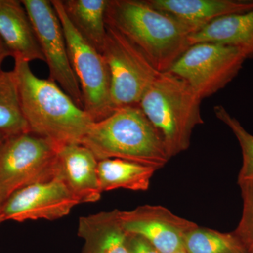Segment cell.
Wrapping results in <instances>:
<instances>
[{"mask_svg":"<svg viewBox=\"0 0 253 253\" xmlns=\"http://www.w3.org/2000/svg\"><path fill=\"white\" fill-rule=\"evenodd\" d=\"M106 26L116 29L159 73L168 72L189 47L192 28L146 0H108Z\"/></svg>","mask_w":253,"mask_h":253,"instance_id":"obj_1","label":"cell"},{"mask_svg":"<svg viewBox=\"0 0 253 253\" xmlns=\"http://www.w3.org/2000/svg\"><path fill=\"white\" fill-rule=\"evenodd\" d=\"M21 109L30 131L61 145L81 144L94 123L54 82L41 79L28 62L14 60Z\"/></svg>","mask_w":253,"mask_h":253,"instance_id":"obj_2","label":"cell"},{"mask_svg":"<svg viewBox=\"0 0 253 253\" xmlns=\"http://www.w3.org/2000/svg\"><path fill=\"white\" fill-rule=\"evenodd\" d=\"M98 161L118 158L159 169L169 161L161 136L139 106L115 110L82 140Z\"/></svg>","mask_w":253,"mask_h":253,"instance_id":"obj_3","label":"cell"},{"mask_svg":"<svg viewBox=\"0 0 253 253\" xmlns=\"http://www.w3.org/2000/svg\"><path fill=\"white\" fill-rule=\"evenodd\" d=\"M202 99L184 80L169 71L160 73L139 106L157 130L169 158L189 149L196 126L204 124Z\"/></svg>","mask_w":253,"mask_h":253,"instance_id":"obj_4","label":"cell"},{"mask_svg":"<svg viewBox=\"0 0 253 253\" xmlns=\"http://www.w3.org/2000/svg\"><path fill=\"white\" fill-rule=\"evenodd\" d=\"M60 145L32 132L5 139L0 146V198L3 202L18 190L55 178Z\"/></svg>","mask_w":253,"mask_h":253,"instance_id":"obj_5","label":"cell"},{"mask_svg":"<svg viewBox=\"0 0 253 253\" xmlns=\"http://www.w3.org/2000/svg\"><path fill=\"white\" fill-rule=\"evenodd\" d=\"M61 21L70 62L79 82L84 110L94 123L114 112L111 99V76L103 55L86 42L76 30L63 9L61 0L51 1Z\"/></svg>","mask_w":253,"mask_h":253,"instance_id":"obj_6","label":"cell"},{"mask_svg":"<svg viewBox=\"0 0 253 253\" xmlns=\"http://www.w3.org/2000/svg\"><path fill=\"white\" fill-rule=\"evenodd\" d=\"M246 59L247 55L239 48L217 43H197L186 50L169 72L184 80L203 100L230 83Z\"/></svg>","mask_w":253,"mask_h":253,"instance_id":"obj_7","label":"cell"},{"mask_svg":"<svg viewBox=\"0 0 253 253\" xmlns=\"http://www.w3.org/2000/svg\"><path fill=\"white\" fill-rule=\"evenodd\" d=\"M107 34L101 54L111 76L113 109L139 106L141 98L159 72L130 42L114 28Z\"/></svg>","mask_w":253,"mask_h":253,"instance_id":"obj_8","label":"cell"},{"mask_svg":"<svg viewBox=\"0 0 253 253\" xmlns=\"http://www.w3.org/2000/svg\"><path fill=\"white\" fill-rule=\"evenodd\" d=\"M37 39L49 68L48 79L54 82L81 109H84L83 94L73 71L61 21L48 0H22Z\"/></svg>","mask_w":253,"mask_h":253,"instance_id":"obj_9","label":"cell"},{"mask_svg":"<svg viewBox=\"0 0 253 253\" xmlns=\"http://www.w3.org/2000/svg\"><path fill=\"white\" fill-rule=\"evenodd\" d=\"M79 204L62 181L55 177L16 191L4 201L0 215L3 222L56 220L67 216Z\"/></svg>","mask_w":253,"mask_h":253,"instance_id":"obj_10","label":"cell"},{"mask_svg":"<svg viewBox=\"0 0 253 253\" xmlns=\"http://www.w3.org/2000/svg\"><path fill=\"white\" fill-rule=\"evenodd\" d=\"M126 232L144 238L161 253L184 249L186 234L198 226L161 206L144 205L128 211H119Z\"/></svg>","mask_w":253,"mask_h":253,"instance_id":"obj_11","label":"cell"},{"mask_svg":"<svg viewBox=\"0 0 253 253\" xmlns=\"http://www.w3.org/2000/svg\"><path fill=\"white\" fill-rule=\"evenodd\" d=\"M98 160L81 144L60 145L56 158V176L79 204L99 201L101 197Z\"/></svg>","mask_w":253,"mask_h":253,"instance_id":"obj_12","label":"cell"},{"mask_svg":"<svg viewBox=\"0 0 253 253\" xmlns=\"http://www.w3.org/2000/svg\"><path fill=\"white\" fill-rule=\"evenodd\" d=\"M0 38L14 60L44 62L31 18L21 1L0 0Z\"/></svg>","mask_w":253,"mask_h":253,"instance_id":"obj_13","label":"cell"},{"mask_svg":"<svg viewBox=\"0 0 253 253\" xmlns=\"http://www.w3.org/2000/svg\"><path fill=\"white\" fill-rule=\"evenodd\" d=\"M155 9L170 15L194 30L217 18L253 9V0H146Z\"/></svg>","mask_w":253,"mask_h":253,"instance_id":"obj_14","label":"cell"},{"mask_svg":"<svg viewBox=\"0 0 253 253\" xmlns=\"http://www.w3.org/2000/svg\"><path fill=\"white\" fill-rule=\"evenodd\" d=\"M78 236L84 241L82 253H130L118 210L80 217Z\"/></svg>","mask_w":253,"mask_h":253,"instance_id":"obj_15","label":"cell"},{"mask_svg":"<svg viewBox=\"0 0 253 253\" xmlns=\"http://www.w3.org/2000/svg\"><path fill=\"white\" fill-rule=\"evenodd\" d=\"M190 46L201 42L217 43L239 48L248 59L253 57V9L214 20L189 38Z\"/></svg>","mask_w":253,"mask_h":253,"instance_id":"obj_16","label":"cell"},{"mask_svg":"<svg viewBox=\"0 0 253 253\" xmlns=\"http://www.w3.org/2000/svg\"><path fill=\"white\" fill-rule=\"evenodd\" d=\"M73 28L93 48L102 52L107 29L105 15L108 0H61Z\"/></svg>","mask_w":253,"mask_h":253,"instance_id":"obj_17","label":"cell"},{"mask_svg":"<svg viewBox=\"0 0 253 253\" xmlns=\"http://www.w3.org/2000/svg\"><path fill=\"white\" fill-rule=\"evenodd\" d=\"M97 171L102 192L118 189L145 191L157 169L132 161L110 158L99 161Z\"/></svg>","mask_w":253,"mask_h":253,"instance_id":"obj_18","label":"cell"},{"mask_svg":"<svg viewBox=\"0 0 253 253\" xmlns=\"http://www.w3.org/2000/svg\"><path fill=\"white\" fill-rule=\"evenodd\" d=\"M31 132L23 116L14 70L0 71V134L6 138Z\"/></svg>","mask_w":253,"mask_h":253,"instance_id":"obj_19","label":"cell"},{"mask_svg":"<svg viewBox=\"0 0 253 253\" xmlns=\"http://www.w3.org/2000/svg\"><path fill=\"white\" fill-rule=\"evenodd\" d=\"M184 249L186 253H249L234 232H219L199 226L186 234Z\"/></svg>","mask_w":253,"mask_h":253,"instance_id":"obj_20","label":"cell"},{"mask_svg":"<svg viewBox=\"0 0 253 253\" xmlns=\"http://www.w3.org/2000/svg\"><path fill=\"white\" fill-rule=\"evenodd\" d=\"M216 117L225 124L239 141L242 154V166L238 176V184L253 181V135L221 105L214 106Z\"/></svg>","mask_w":253,"mask_h":253,"instance_id":"obj_21","label":"cell"},{"mask_svg":"<svg viewBox=\"0 0 253 253\" xmlns=\"http://www.w3.org/2000/svg\"><path fill=\"white\" fill-rule=\"evenodd\" d=\"M238 184L243 201L242 214L233 232L249 250L253 246V181Z\"/></svg>","mask_w":253,"mask_h":253,"instance_id":"obj_22","label":"cell"},{"mask_svg":"<svg viewBox=\"0 0 253 253\" xmlns=\"http://www.w3.org/2000/svg\"><path fill=\"white\" fill-rule=\"evenodd\" d=\"M128 244L130 253H161L149 241L139 236L129 234Z\"/></svg>","mask_w":253,"mask_h":253,"instance_id":"obj_23","label":"cell"},{"mask_svg":"<svg viewBox=\"0 0 253 253\" xmlns=\"http://www.w3.org/2000/svg\"><path fill=\"white\" fill-rule=\"evenodd\" d=\"M8 56H11V53L0 38V71H1V64Z\"/></svg>","mask_w":253,"mask_h":253,"instance_id":"obj_24","label":"cell"},{"mask_svg":"<svg viewBox=\"0 0 253 253\" xmlns=\"http://www.w3.org/2000/svg\"><path fill=\"white\" fill-rule=\"evenodd\" d=\"M5 139H6V137L3 136L2 134H0V146H1L2 143L4 142Z\"/></svg>","mask_w":253,"mask_h":253,"instance_id":"obj_25","label":"cell"},{"mask_svg":"<svg viewBox=\"0 0 253 253\" xmlns=\"http://www.w3.org/2000/svg\"><path fill=\"white\" fill-rule=\"evenodd\" d=\"M174 253H186V251H184V249L181 250V251H178V252H176Z\"/></svg>","mask_w":253,"mask_h":253,"instance_id":"obj_26","label":"cell"},{"mask_svg":"<svg viewBox=\"0 0 253 253\" xmlns=\"http://www.w3.org/2000/svg\"><path fill=\"white\" fill-rule=\"evenodd\" d=\"M3 204H4V202H3L2 200H1V198H0V209H1V206H2Z\"/></svg>","mask_w":253,"mask_h":253,"instance_id":"obj_27","label":"cell"},{"mask_svg":"<svg viewBox=\"0 0 253 253\" xmlns=\"http://www.w3.org/2000/svg\"><path fill=\"white\" fill-rule=\"evenodd\" d=\"M249 253H253V246L252 247L250 248L249 249Z\"/></svg>","mask_w":253,"mask_h":253,"instance_id":"obj_28","label":"cell"},{"mask_svg":"<svg viewBox=\"0 0 253 253\" xmlns=\"http://www.w3.org/2000/svg\"><path fill=\"white\" fill-rule=\"evenodd\" d=\"M1 223H3V221H2V219H1V215H0V224H1Z\"/></svg>","mask_w":253,"mask_h":253,"instance_id":"obj_29","label":"cell"}]
</instances>
